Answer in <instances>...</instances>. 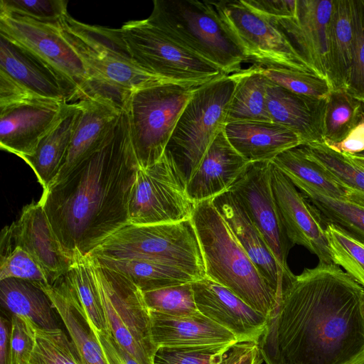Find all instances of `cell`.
I'll return each instance as SVG.
<instances>
[{"label": "cell", "instance_id": "cell-1", "mask_svg": "<svg viewBox=\"0 0 364 364\" xmlns=\"http://www.w3.org/2000/svg\"><path fill=\"white\" fill-rule=\"evenodd\" d=\"M364 288L333 263L286 283L257 343L266 364H348L364 352Z\"/></svg>", "mask_w": 364, "mask_h": 364}, {"label": "cell", "instance_id": "cell-2", "mask_svg": "<svg viewBox=\"0 0 364 364\" xmlns=\"http://www.w3.org/2000/svg\"><path fill=\"white\" fill-rule=\"evenodd\" d=\"M139 166L124 109L115 132L39 202L64 250L90 253L128 224V200Z\"/></svg>", "mask_w": 364, "mask_h": 364}, {"label": "cell", "instance_id": "cell-3", "mask_svg": "<svg viewBox=\"0 0 364 364\" xmlns=\"http://www.w3.org/2000/svg\"><path fill=\"white\" fill-rule=\"evenodd\" d=\"M191 220L202 252L206 277L226 287L267 318L277 299L208 199L196 203Z\"/></svg>", "mask_w": 364, "mask_h": 364}, {"label": "cell", "instance_id": "cell-4", "mask_svg": "<svg viewBox=\"0 0 364 364\" xmlns=\"http://www.w3.org/2000/svg\"><path fill=\"white\" fill-rule=\"evenodd\" d=\"M60 26L63 36L83 61L94 95L111 98L124 109L134 90L164 82L136 63L120 28L86 24L69 14Z\"/></svg>", "mask_w": 364, "mask_h": 364}, {"label": "cell", "instance_id": "cell-5", "mask_svg": "<svg viewBox=\"0 0 364 364\" xmlns=\"http://www.w3.org/2000/svg\"><path fill=\"white\" fill-rule=\"evenodd\" d=\"M147 21L226 75L247 61L212 1L155 0Z\"/></svg>", "mask_w": 364, "mask_h": 364}, {"label": "cell", "instance_id": "cell-6", "mask_svg": "<svg viewBox=\"0 0 364 364\" xmlns=\"http://www.w3.org/2000/svg\"><path fill=\"white\" fill-rule=\"evenodd\" d=\"M237 82L235 73L198 87L178 119L164 154L173 163L186 186L224 129Z\"/></svg>", "mask_w": 364, "mask_h": 364}, {"label": "cell", "instance_id": "cell-7", "mask_svg": "<svg viewBox=\"0 0 364 364\" xmlns=\"http://www.w3.org/2000/svg\"><path fill=\"white\" fill-rule=\"evenodd\" d=\"M90 255L154 261L206 277L198 239L191 219L172 223H128L110 235Z\"/></svg>", "mask_w": 364, "mask_h": 364}, {"label": "cell", "instance_id": "cell-8", "mask_svg": "<svg viewBox=\"0 0 364 364\" xmlns=\"http://www.w3.org/2000/svg\"><path fill=\"white\" fill-rule=\"evenodd\" d=\"M198 87L160 82L131 92L124 109L140 168L163 157L178 119Z\"/></svg>", "mask_w": 364, "mask_h": 364}, {"label": "cell", "instance_id": "cell-9", "mask_svg": "<svg viewBox=\"0 0 364 364\" xmlns=\"http://www.w3.org/2000/svg\"><path fill=\"white\" fill-rule=\"evenodd\" d=\"M120 29L136 63L164 82L200 87L226 75L147 19L127 21Z\"/></svg>", "mask_w": 364, "mask_h": 364}, {"label": "cell", "instance_id": "cell-10", "mask_svg": "<svg viewBox=\"0 0 364 364\" xmlns=\"http://www.w3.org/2000/svg\"><path fill=\"white\" fill-rule=\"evenodd\" d=\"M90 264L109 332L139 364H154L157 348L142 291L122 274L100 265L91 255Z\"/></svg>", "mask_w": 364, "mask_h": 364}, {"label": "cell", "instance_id": "cell-11", "mask_svg": "<svg viewBox=\"0 0 364 364\" xmlns=\"http://www.w3.org/2000/svg\"><path fill=\"white\" fill-rule=\"evenodd\" d=\"M0 34L47 65L64 83L71 101L94 95L87 70L63 36L60 24L45 23L0 11Z\"/></svg>", "mask_w": 364, "mask_h": 364}, {"label": "cell", "instance_id": "cell-12", "mask_svg": "<svg viewBox=\"0 0 364 364\" xmlns=\"http://www.w3.org/2000/svg\"><path fill=\"white\" fill-rule=\"evenodd\" d=\"M212 2L247 60L264 68L316 73L286 34L268 17L250 8L242 0Z\"/></svg>", "mask_w": 364, "mask_h": 364}, {"label": "cell", "instance_id": "cell-13", "mask_svg": "<svg viewBox=\"0 0 364 364\" xmlns=\"http://www.w3.org/2000/svg\"><path fill=\"white\" fill-rule=\"evenodd\" d=\"M195 203L173 163L165 155L136 171L128 200V223L152 225L191 218Z\"/></svg>", "mask_w": 364, "mask_h": 364}, {"label": "cell", "instance_id": "cell-14", "mask_svg": "<svg viewBox=\"0 0 364 364\" xmlns=\"http://www.w3.org/2000/svg\"><path fill=\"white\" fill-rule=\"evenodd\" d=\"M271 161L248 163L230 187L258 229L287 282L294 277L287 257L294 245L289 240L276 205L270 178Z\"/></svg>", "mask_w": 364, "mask_h": 364}, {"label": "cell", "instance_id": "cell-15", "mask_svg": "<svg viewBox=\"0 0 364 364\" xmlns=\"http://www.w3.org/2000/svg\"><path fill=\"white\" fill-rule=\"evenodd\" d=\"M70 103L33 97L0 109V147L21 159L32 155L61 120Z\"/></svg>", "mask_w": 364, "mask_h": 364}, {"label": "cell", "instance_id": "cell-16", "mask_svg": "<svg viewBox=\"0 0 364 364\" xmlns=\"http://www.w3.org/2000/svg\"><path fill=\"white\" fill-rule=\"evenodd\" d=\"M271 186L274 198L291 242L304 247L321 263L331 264L325 226L297 188L272 161Z\"/></svg>", "mask_w": 364, "mask_h": 364}, {"label": "cell", "instance_id": "cell-17", "mask_svg": "<svg viewBox=\"0 0 364 364\" xmlns=\"http://www.w3.org/2000/svg\"><path fill=\"white\" fill-rule=\"evenodd\" d=\"M77 102L80 111L71 141L51 186L63 181L111 138L124 110L112 99L100 94H95Z\"/></svg>", "mask_w": 364, "mask_h": 364}, {"label": "cell", "instance_id": "cell-18", "mask_svg": "<svg viewBox=\"0 0 364 364\" xmlns=\"http://www.w3.org/2000/svg\"><path fill=\"white\" fill-rule=\"evenodd\" d=\"M334 0H296L294 14L274 21L307 64L328 80V30Z\"/></svg>", "mask_w": 364, "mask_h": 364}, {"label": "cell", "instance_id": "cell-19", "mask_svg": "<svg viewBox=\"0 0 364 364\" xmlns=\"http://www.w3.org/2000/svg\"><path fill=\"white\" fill-rule=\"evenodd\" d=\"M198 310L238 340L257 342L267 318L226 287L205 277L192 282Z\"/></svg>", "mask_w": 364, "mask_h": 364}, {"label": "cell", "instance_id": "cell-20", "mask_svg": "<svg viewBox=\"0 0 364 364\" xmlns=\"http://www.w3.org/2000/svg\"><path fill=\"white\" fill-rule=\"evenodd\" d=\"M5 227L14 240L42 267L50 284L72 267L74 258L64 250L39 201L26 205L19 218Z\"/></svg>", "mask_w": 364, "mask_h": 364}, {"label": "cell", "instance_id": "cell-21", "mask_svg": "<svg viewBox=\"0 0 364 364\" xmlns=\"http://www.w3.org/2000/svg\"><path fill=\"white\" fill-rule=\"evenodd\" d=\"M212 203L279 301L286 277L243 205L230 191L213 198Z\"/></svg>", "mask_w": 364, "mask_h": 364}, {"label": "cell", "instance_id": "cell-22", "mask_svg": "<svg viewBox=\"0 0 364 364\" xmlns=\"http://www.w3.org/2000/svg\"><path fill=\"white\" fill-rule=\"evenodd\" d=\"M267 102L272 122L294 132L301 139L302 145L324 143L323 119L326 97L298 95L269 80Z\"/></svg>", "mask_w": 364, "mask_h": 364}, {"label": "cell", "instance_id": "cell-23", "mask_svg": "<svg viewBox=\"0 0 364 364\" xmlns=\"http://www.w3.org/2000/svg\"><path fill=\"white\" fill-rule=\"evenodd\" d=\"M247 164L228 141L223 129L188 182V196L195 203L213 199L227 191Z\"/></svg>", "mask_w": 364, "mask_h": 364}, {"label": "cell", "instance_id": "cell-24", "mask_svg": "<svg viewBox=\"0 0 364 364\" xmlns=\"http://www.w3.org/2000/svg\"><path fill=\"white\" fill-rule=\"evenodd\" d=\"M232 147L248 162L272 161L283 151L302 145L289 128L273 122L240 121L224 127Z\"/></svg>", "mask_w": 364, "mask_h": 364}, {"label": "cell", "instance_id": "cell-25", "mask_svg": "<svg viewBox=\"0 0 364 364\" xmlns=\"http://www.w3.org/2000/svg\"><path fill=\"white\" fill-rule=\"evenodd\" d=\"M149 314L151 338L157 348L239 342L232 333L201 313L186 317L171 316L150 311Z\"/></svg>", "mask_w": 364, "mask_h": 364}, {"label": "cell", "instance_id": "cell-26", "mask_svg": "<svg viewBox=\"0 0 364 364\" xmlns=\"http://www.w3.org/2000/svg\"><path fill=\"white\" fill-rule=\"evenodd\" d=\"M0 70L36 96L71 102L64 83L47 65L1 34Z\"/></svg>", "mask_w": 364, "mask_h": 364}, {"label": "cell", "instance_id": "cell-27", "mask_svg": "<svg viewBox=\"0 0 364 364\" xmlns=\"http://www.w3.org/2000/svg\"><path fill=\"white\" fill-rule=\"evenodd\" d=\"M40 287L61 318L81 364H108L96 335L73 293L66 274Z\"/></svg>", "mask_w": 364, "mask_h": 364}, {"label": "cell", "instance_id": "cell-28", "mask_svg": "<svg viewBox=\"0 0 364 364\" xmlns=\"http://www.w3.org/2000/svg\"><path fill=\"white\" fill-rule=\"evenodd\" d=\"M80 111L78 102L70 103L61 120L41 140L34 153L22 158L33 171L43 192L49 188L60 171Z\"/></svg>", "mask_w": 364, "mask_h": 364}, {"label": "cell", "instance_id": "cell-29", "mask_svg": "<svg viewBox=\"0 0 364 364\" xmlns=\"http://www.w3.org/2000/svg\"><path fill=\"white\" fill-rule=\"evenodd\" d=\"M353 57L351 0H334L328 30V81L346 90Z\"/></svg>", "mask_w": 364, "mask_h": 364}, {"label": "cell", "instance_id": "cell-30", "mask_svg": "<svg viewBox=\"0 0 364 364\" xmlns=\"http://www.w3.org/2000/svg\"><path fill=\"white\" fill-rule=\"evenodd\" d=\"M0 299L12 315L30 319L43 328H58L50 300L36 284L15 278L0 280Z\"/></svg>", "mask_w": 364, "mask_h": 364}, {"label": "cell", "instance_id": "cell-31", "mask_svg": "<svg viewBox=\"0 0 364 364\" xmlns=\"http://www.w3.org/2000/svg\"><path fill=\"white\" fill-rule=\"evenodd\" d=\"M92 257L102 267L128 278L142 291L200 280L183 269L154 261Z\"/></svg>", "mask_w": 364, "mask_h": 364}, {"label": "cell", "instance_id": "cell-32", "mask_svg": "<svg viewBox=\"0 0 364 364\" xmlns=\"http://www.w3.org/2000/svg\"><path fill=\"white\" fill-rule=\"evenodd\" d=\"M237 82L228 105L226 124L240 121L272 122L267 109L269 80L254 64L236 73Z\"/></svg>", "mask_w": 364, "mask_h": 364}, {"label": "cell", "instance_id": "cell-33", "mask_svg": "<svg viewBox=\"0 0 364 364\" xmlns=\"http://www.w3.org/2000/svg\"><path fill=\"white\" fill-rule=\"evenodd\" d=\"M306 156L321 166L344 191L346 200L364 207V168L326 143L301 145Z\"/></svg>", "mask_w": 364, "mask_h": 364}, {"label": "cell", "instance_id": "cell-34", "mask_svg": "<svg viewBox=\"0 0 364 364\" xmlns=\"http://www.w3.org/2000/svg\"><path fill=\"white\" fill-rule=\"evenodd\" d=\"M324 225H336L364 242V207L302 184L294 185Z\"/></svg>", "mask_w": 364, "mask_h": 364}, {"label": "cell", "instance_id": "cell-35", "mask_svg": "<svg viewBox=\"0 0 364 364\" xmlns=\"http://www.w3.org/2000/svg\"><path fill=\"white\" fill-rule=\"evenodd\" d=\"M272 162L294 185L302 184L331 196L346 199L344 191L333 177L305 154L302 146L287 149Z\"/></svg>", "mask_w": 364, "mask_h": 364}, {"label": "cell", "instance_id": "cell-36", "mask_svg": "<svg viewBox=\"0 0 364 364\" xmlns=\"http://www.w3.org/2000/svg\"><path fill=\"white\" fill-rule=\"evenodd\" d=\"M363 121L364 100L345 90H331L326 97L323 119L324 143L341 142Z\"/></svg>", "mask_w": 364, "mask_h": 364}, {"label": "cell", "instance_id": "cell-37", "mask_svg": "<svg viewBox=\"0 0 364 364\" xmlns=\"http://www.w3.org/2000/svg\"><path fill=\"white\" fill-rule=\"evenodd\" d=\"M66 277L90 325L98 331H109L92 272L90 255L75 254Z\"/></svg>", "mask_w": 364, "mask_h": 364}, {"label": "cell", "instance_id": "cell-38", "mask_svg": "<svg viewBox=\"0 0 364 364\" xmlns=\"http://www.w3.org/2000/svg\"><path fill=\"white\" fill-rule=\"evenodd\" d=\"M15 278L38 286L50 284L44 270L33 256L18 245L6 227L1 232L0 280Z\"/></svg>", "mask_w": 364, "mask_h": 364}, {"label": "cell", "instance_id": "cell-39", "mask_svg": "<svg viewBox=\"0 0 364 364\" xmlns=\"http://www.w3.org/2000/svg\"><path fill=\"white\" fill-rule=\"evenodd\" d=\"M325 235L332 262L364 288V242L333 224L325 225Z\"/></svg>", "mask_w": 364, "mask_h": 364}, {"label": "cell", "instance_id": "cell-40", "mask_svg": "<svg viewBox=\"0 0 364 364\" xmlns=\"http://www.w3.org/2000/svg\"><path fill=\"white\" fill-rule=\"evenodd\" d=\"M34 346L28 364H81L75 348L60 328H43L33 323Z\"/></svg>", "mask_w": 364, "mask_h": 364}, {"label": "cell", "instance_id": "cell-41", "mask_svg": "<svg viewBox=\"0 0 364 364\" xmlns=\"http://www.w3.org/2000/svg\"><path fill=\"white\" fill-rule=\"evenodd\" d=\"M142 293L150 311L176 317L191 316L200 313L191 283L144 291Z\"/></svg>", "mask_w": 364, "mask_h": 364}, {"label": "cell", "instance_id": "cell-42", "mask_svg": "<svg viewBox=\"0 0 364 364\" xmlns=\"http://www.w3.org/2000/svg\"><path fill=\"white\" fill-rule=\"evenodd\" d=\"M260 69L271 82L298 95L324 98L332 90L326 78L314 72L262 66Z\"/></svg>", "mask_w": 364, "mask_h": 364}, {"label": "cell", "instance_id": "cell-43", "mask_svg": "<svg viewBox=\"0 0 364 364\" xmlns=\"http://www.w3.org/2000/svg\"><path fill=\"white\" fill-rule=\"evenodd\" d=\"M235 343L158 348L154 364H222Z\"/></svg>", "mask_w": 364, "mask_h": 364}, {"label": "cell", "instance_id": "cell-44", "mask_svg": "<svg viewBox=\"0 0 364 364\" xmlns=\"http://www.w3.org/2000/svg\"><path fill=\"white\" fill-rule=\"evenodd\" d=\"M66 0H1L0 11L39 22L60 24L68 14Z\"/></svg>", "mask_w": 364, "mask_h": 364}, {"label": "cell", "instance_id": "cell-45", "mask_svg": "<svg viewBox=\"0 0 364 364\" xmlns=\"http://www.w3.org/2000/svg\"><path fill=\"white\" fill-rule=\"evenodd\" d=\"M353 57L346 91L364 100V0H351Z\"/></svg>", "mask_w": 364, "mask_h": 364}, {"label": "cell", "instance_id": "cell-46", "mask_svg": "<svg viewBox=\"0 0 364 364\" xmlns=\"http://www.w3.org/2000/svg\"><path fill=\"white\" fill-rule=\"evenodd\" d=\"M11 323L12 364H28L35 341L33 322L22 316L12 315Z\"/></svg>", "mask_w": 364, "mask_h": 364}, {"label": "cell", "instance_id": "cell-47", "mask_svg": "<svg viewBox=\"0 0 364 364\" xmlns=\"http://www.w3.org/2000/svg\"><path fill=\"white\" fill-rule=\"evenodd\" d=\"M243 2L272 21H277L292 16L296 0H242Z\"/></svg>", "mask_w": 364, "mask_h": 364}, {"label": "cell", "instance_id": "cell-48", "mask_svg": "<svg viewBox=\"0 0 364 364\" xmlns=\"http://www.w3.org/2000/svg\"><path fill=\"white\" fill-rule=\"evenodd\" d=\"M91 328L96 335L108 364H139L117 343L109 331H100L92 326Z\"/></svg>", "mask_w": 364, "mask_h": 364}, {"label": "cell", "instance_id": "cell-49", "mask_svg": "<svg viewBox=\"0 0 364 364\" xmlns=\"http://www.w3.org/2000/svg\"><path fill=\"white\" fill-rule=\"evenodd\" d=\"M33 97H41L35 95L0 70V109Z\"/></svg>", "mask_w": 364, "mask_h": 364}, {"label": "cell", "instance_id": "cell-50", "mask_svg": "<svg viewBox=\"0 0 364 364\" xmlns=\"http://www.w3.org/2000/svg\"><path fill=\"white\" fill-rule=\"evenodd\" d=\"M262 361L257 343L242 341L232 346L222 364H261Z\"/></svg>", "mask_w": 364, "mask_h": 364}, {"label": "cell", "instance_id": "cell-51", "mask_svg": "<svg viewBox=\"0 0 364 364\" xmlns=\"http://www.w3.org/2000/svg\"><path fill=\"white\" fill-rule=\"evenodd\" d=\"M327 145L335 151L350 155L364 151V121L355 127L341 142Z\"/></svg>", "mask_w": 364, "mask_h": 364}, {"label": "cell", "instance_id": "cell-52", "mask_svg": "<svg viewBox=\"0 0 364 364\" xmlns=\"http://www.w3.org/2000/svg\"><path fill=\"white\" fill-rule=\"evenodd\" d=\"M11 323L1 317L0 319V364H12L10 348V333Z\"/></svg>", "mask_w": 364, "mask_h": 364}, {"label": "cell", "instance_id": "cell-53", "mask_svg": "<svg viewBox=\"0 0 364 364\" xmlns=\"http://www.w3.org/2000/svg\"><path fill=\"white\" fill-rule=\"evenodd\" d=\"M348 155L355 163H356L358 165H359L360 166H361L364 168V158L363 157H360L358 156L350 155V154H348Z\"/></svg>", "mask_w": 364, "mask_h": 364}, {"label": "cell", "instance_id": "cell-54", "mask_svg": "<svg viewBox=\"0 0 364 364\" xmlns=\"http://www.w3.org/2000/svg\"><path fill=\"white\" fill-rule=\"evenodd\" d=\"M348 364H364V352Z\"/></svg>", "mask_w": 364, "mask_h": 364}, {"label": "cell", "instance_id": "cell-55", "mask_svg": "<svg viewBox=\"0 0 364 364\" xmlns=\"http://www.w3.org/2000/svg\"><path fill=\"white\" fill-rule=\"evenodd\" d=\"M362 310H363V321H364V296H363V299Z\"/></svg>", "mask_w": 364, "mask_h": 364}, {"label": "cell", "instance_id": "cell-56", "mask_svg": "<svg viewBox=\"0 0 364 364\" xmlns=\"http://www.w3.org/2000/svg\"><path fill=\"white\" fill-rule=\"evenodd\" d=\"M355 156H360V157H363L364 158V151L361 152V153H359V154H354Z\"/></svg>", "mask_w": 364, "mask_h": 364}]
</instances>
